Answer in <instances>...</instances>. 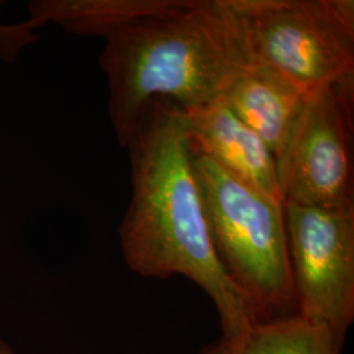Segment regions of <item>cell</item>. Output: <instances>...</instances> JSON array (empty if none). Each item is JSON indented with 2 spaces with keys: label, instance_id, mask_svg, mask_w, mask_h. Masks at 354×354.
<instances>
[{
  "label": "cell",
  "instance_id": "obj_8",
  "mask_svg": "<svg viewBox=\"0 0 354 354\" xmlns=\"http://www.w3.org/2000/svg\"><path fill=\"white\" fill-rule=\"evenodd\" d=\"M308 93L273 67L250 57L231 79L221 100L263 140L277 159Z\"/></svg>",
  "mask_w": 354,
  "mask_h": 354
},
{
  "label": "cell",
  "instance_id": "obj_7",
  "mask_svg": "<svg viewBox=\"0 0 354 354\" xmlns=\"http://www.w3.org/2000/svg\"><path fill=\"white\" fill-rule=\"evenodd\" d=\"M184 113L196 149L245 185L281 201L274 155L225 102L219 99Z\"/></svg>",
  "mask_w": 354,
  "mask_h": 354
},
{
  "label": "cell",
  "instance_id": "obj_11",
  "mask_svg": "<svg viewBox=\"0 0 354 354\" xmlns=\"http://www.w3.org/2000/svg\"><path fill=\"white\" fill-rule=\"evenodd\" d=\"M36 30V26L30 20L11 26H0V59L6 64H13L21 50L39 39Z\"/></svg>",
  "mask_w": 354,
  "mask_h": 354
},
{
  "label": "cell",
  "instance_id": "obj_4",
  "mask_svg": "<svg viewBox=\"0 0 354 354\" xmlns=\"http://www.w3.org/2000/svg\"><path fill=\"white\" fill-rule=\"evenodd\" d=\"M250 55L311 92L352 86L354 3L351 0H227Z\"/></svg>",
  "mask_w": 354,
  "mask_h": 354
},
{
  "label": "cell",
  "instance_id": "obj_1",
  "mask_svg": "<svg viewBox=\"0 0 354 354\" xmlns=\"http://www.w3.org/2000/svg\"><path fill=\"white\" fill-rule=\"evenodd\" d=\"M125 149L131 200L118 235L127 268L146 279L184 276L194 282L215 304L221 339L241 336L259 319L216 257L184 111L155 100Z\"/></svg>",
  "mask_w": 354,
  "mask_h": 354
},
{
  "label": "cell",
  "instance_id": "obj_9",
  "mask_svg": "<svg viewBox=\"0 0 354 354\" xmlns=\"http://www.w3.org/2000/svg\"><path fill=\"white\" fill-rule=\"evenodd\" d=\"M328 329L298 314L257 322L235 339H219L198 354H342Z\"/></svg>",
  "mask_w": 354,
  "mask_h": 354
},
{
  "label": "cell",
  "instance_id": "obj_2",
  "mask_svg": "<svg viewBox=\"0 0 354 354\" xmlns=\"http://www.w3.org/2000/svg\"><path fill=\"white\" fill-rule=\"evenodd\" d=\"M102 38L99 64L121 147L155 100L183 111L216 102L251 57L227 0H155Z\"/></svg>",
  "mask_w": 354,
  "mask_h": 354
},
{
  "label": "cell",
  "instance_id": "obj_5",
  "mask_svg": "<svg viewBox=\"0 0 354 354\" xmlns=\"http://www.w3.org/2000/svg\"><path fill=\"white\" fill-rule=\"evenodd\" d=\"M283 209L295 314L344 346L354 322V207Z\"/></svg>",
  "mask_w": 354,
  "mask_h": 354
},
{
  "label": "cell",
  "instance_id": "obj_12",
  "mask_svg": "<svg viewBox=\"0 0 354 354\" xmlns=\"http://www.w3.org/2000/svg\"><path fill=\"white\" fill-rule=\"evenodd\" d=\"M0 354H16L11 345H8L7 342L0 340Z\"/></svg>",
  "mask_w": 354,
  "mask_h": 354
},
{
  "label": "cell",
  "instance_id": "obj_6",
  "mask_svg": "<svg viewBox=\"0 0 354 354\" xmlns=\"http://www.w3.org/2000/svg\"><path fill=\"white\" fill-rule=\"evenodd\" d=\"M349 92L352 86L326 84L308 93L276 159L283 205L354 207Z\"/></svg>",
  "mask_w": 354,
  "mask_h": 354
},
{
  "label": "cell",
  "instance_id": "obj_10",
  "mask_svg": "<svg viewBox=\"0 0 354 354\" xmlns=\"http://www.w3.org/2000/svg\"><path fill=\"white\" fill-rule=\"evenodd\" d=\"M155 0H35L29 19L36 29L55 23L67 33L104 37L112 26L151 8Z\"/></svg>",
  "mask_w": 354,
  "mask_h": 354
},
{
  "label": "cell",
  "instance_id": "obj_3",
  "mask_svg": "<svg viewBox=\"0 0 354 354\" xmlns=\"http://www.w3.org/2000/svg\"><path fill=\"white\" fill-rule=\"evenodd\" d=\"M216 257L259 322L295 314L283 203L241 183L190 143Z\"/></svg>",
  "mask_w": 354,
  "mask_h": 354
}]
</instances>
